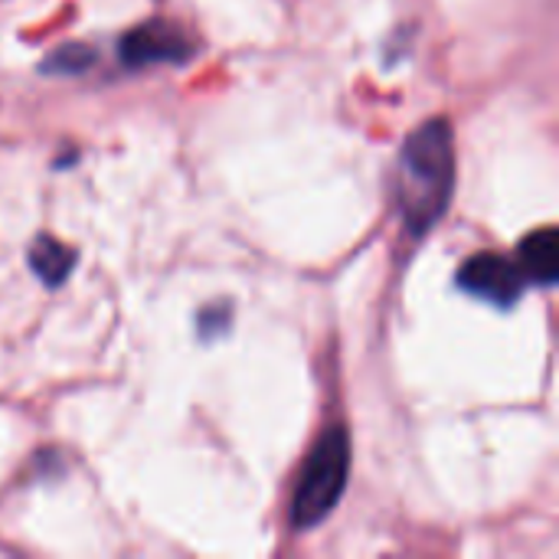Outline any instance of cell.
<instances>
[{
    "mask_svg": "<svg viewBox=\"0 0 559 559\" xmlns=\"http://www.w3.org/2000/svg\"><path fill=\"white\" fill-rule=\"evenodd\" d=\"M347 472H350V439L341 426L328 429L318 445L311 449L298 488L292 498V527L295 531H311L318 527L344 498L347 488Z\"/></svg>",
    "mask_w": 559,
    "mask_h": 559,
    "instance_id": "cell-2",
    "label": "cell"
},
{
    "mask_svg": "<svg viewBox=\"0 0 559 559\" xmlns=\"http://www.w3.org/2000/svg\"><path fill=\"white\" fill-rule=\"evenodd\" d=\"M459 288L498 308H514L527 288L524 272L501 252H478L459 269Z\"/></svg>",
    "mask_w": 559,
    "mask_h": 559,
    "instance_id": "cell-3",
    "label": "cell"
},
{
    "mask_svg": "<svg viewBox=\"0 0 559 559\" xmlns=\"http://www.w3.org/2000/svg\"><path fill=\"white\" fill-rule=\"evenodd\" d=\"M29 269H33V275L46 285V288H59L66 278H69V272H72V265H75V249H69L66 242H59V239H52V236H36L33 242H29Z\"/></svg>",
    "mask_w": 559,
    "mask_h": 559,
    "instance_id": "cell-6",
    "label": "cell"
},
{
    "mask_svg": "<svg viewBox=\"0 0 559 559\" xmlns=\"http://www.w3.org/2000/svg\"><path fill=\"white\" fill-rule=\"evenodd\" d=\"M121 62L128 69H141V66H160V62H187L193 56V46L190 39L174 26V23H164V20H147L141 26H134L121 46Z\"/></svg>",
    "mask_w": 559,
    "mask_h": 559,
    "instance_id": "cell-4",
    "label": "cell"
},
{
    "mask_svg": "<svg viewBox=\"0 0 559 559\" xmlns=\"http://www.w3.org/2000/svg\"><path fill=\"white\" fill-rule=\"evenodd\" d=\"M95 62V52L82 43H66L59 49H52L46 59H43V72L46 75H75V72H85L88 66Z\"/></svg>",
    "mask_w": 559,
    "mask_h": 559,
    "instance_id": "cell-7",
    "label": "cell"
},
{
    "mask_svg": "<svg viewBox=\"0 0 559 559\" xmlns=\"http://www.w3.org/2000/svg\"><path fill=\"white\" fill-rule=\"evenodd\" d=\"M518 269L524 272L527 282L534 285H554L559 275V233L557 226L534 229L524 236L521 252H518Z\"/></svg>",
    "mask_w": 559,
    "mask_h": 559,
    "instance_id": "cell-5",
    "label": "cell"
},
{
    "mask_svg": "<svg viewBox=\"0 0 559 559\" xmlns=\"http://www.w3.org/2000/svg\"><path fill=\"white\" fill-rule=\"evenodd\" d=\"M455 190V141L445 118L419 124L400 154V213L413 236H426Z\"/></svg>",
    "mask_w": 559,
    "mask_h": 559,
    "instance_id": "cell-1",
    "label": "cell"
}]
</instances>
